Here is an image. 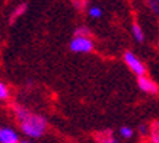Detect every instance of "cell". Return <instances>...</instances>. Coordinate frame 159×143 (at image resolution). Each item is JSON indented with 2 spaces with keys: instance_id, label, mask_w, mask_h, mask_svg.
<instances>
[{
  "instance_id": "1",
  "label": "cell",
  "mask_w": 159,
  "mask_h": 143,
  "mask_svg": "<svg viewBox=\"0 0 159 143\" xmlns=\"http://www.w3.org/2000/svg\"><path fill=\"white\" fill-rule=\"evenodd\" d=\"M16 117L20 123V129L26 136L29 137H39L45 130V120L39 115H34L28 113L24 108H18L16 110Z\"/></svg>"
},
{
  "instance_id": "2",
  "label": "cell",
  "mask_w": 159,
  "mask_h": 143,
  "mask_svg": "<svg viewBox=\"0 0 159 143\" xmlns=\"http://www.w3.org/2000/svg\"><path fill=\"white\" fill-rule=\"evenodd\" d=\"M93 44L88 37H75L70 43V50L75 53H89L92 51Z\"/></svg>"
},
{
  "instance_id": "3",
  "label": "cell",
  "mask_w": 159,
  "mask_h": 143,
  "mask_svg": "<svg viewBox=\"0 0 159 143\" xmlns=\"http://www.w3.org/2000/svg\"><path fill=\"white\" fill-rule=\"evenodd\" d=\"M124 62L127 63V66L130 67L131 70H133V73H136L137 76H143V75H145L146 69H145V66H143V63L140 62L133 53H130V51L125 53L124 54Z\"/></svg>"
},
{
  "instance_id": "4",
  "label": "cell",
  "mask_w": 159,
  "mask_h": 143,
  "mask_svg": "<svg viewBox=\"0 0 159 143\" xmlns=\"http://www.w3.org/2000/svg\"><path fill=\"white\" fill-rule=\"evenodd\" d=\"M137 83H139L140 89L148 92V94H156V92H158V86H156V83L150 81L149 77H146L145 75L137 77Z\"/></svg>"
},
{
  "instance_id": "5",
  "label": "cell",
  "mask_w": 159,
  "mask_h": 143,
  "mask_svg": "<svg viewBox=\"0 0 159 143\" xmlns=\"http://www.w3.org/2000/svg\"><path fill=\"white\" fill-rule=\"evenodd\" d=\"M0 142L2 143H18V134L10 129H3L0 130Z\"/></svg>"
},
{
  "instance_id": "6",
  "label": "cell",
  "mask_w": 159,
  "mask_h": 143,
  "mask_svg": "<svg viewBox=\"0 0 159 143\" xmlns=\"http://www.w3.org/2000/svg\"><path fill=\"white\" fill-rule=\"evenodd\" d=\"M95 139H97L99 143H116V137L112 136V133H111V130L108 131V130H105V131H98L97 134H95Z\"/></svg>"
},
{
  "instance_id": "7",
  "label": "cell",
  "mask_w": 159,
  "mask_h": 143,
  "mask_svg": "<svg viewBox=\"0 0 159 143\" xmlns=\"http://www.w3.org/2000/svg\"><path fill=\"white\" fill-rule=\"evenodd\" d=\"M131 31H133V37L136 38V41H139V43H142V41L145 39L143 31L140 29V26H139L137 24H133V28H131Z\"/></svg>"
},
{
  "instance_id": "8",
  "label": "cell",
  "mask_w": 159,
  "mask_h": 143,
  "mask_svg": "<svg viewBox=\"0 0 159 143\" xmlns=\"http://www.w3.org/2000/svg\"><path fill=\"white\" fill-rule=\"evenodd\" d=\"M150 139L153 143H159V123L152 124V129H150Z\"/></svg>"
},
{
  "instance_id": "9",
  "label": "cell",
  "mask_w": 159,
  "mask_h": 143,
  "mask_svg": "<svg viewBox=\"0 0 159 143\" xmlns=\"http://www.w3.org/2000/svg\"><path fill=\"white\" fill-rule=\"evenodd\" d=\"M120 134L123 136V137H125V139H130L131 136H133V130H131L130 127H121Z\"/></svg>"
},
{
  "instance_id": "10",
  "label": "cell",
  "mask_w": 159,
  "mask_h": 143,
  "mask_svg": "<svg viewBox=\"0 0 159 143\" xmlns=\"http://www.w3.org/2000/svg\"><path fill=\"white\" fill-rule=\"evenodd\" d=\"M89 35V29L88 28H77L76 31H75V37H88Z\"/></svg>"
},
{
  "instance_id": "11",
  "label": "cell",
  "mask_w": 159,
  "mask_h": 143,
  "mask_svg": "<svg viewBox=\"0 0 159 143\" xmlns=\"http://www.w3.org/2000/svg\"><path fill=\"white\" fill-rule=\"evenodd\" d=\"M148 2V5L152 7V10H153L155 13L159 15V0H146Z\"/></svg>"
},
{
  "instance_id": "12",
  "label": "cell",
  "mask_w": 159,
  "mask_h": 143,
  "mask_svg": "<svg viewBox=\"0 0 159 143\" xmlns=\"http://www.w3.org/2000/svg\"><path fill=\"white\" fill-rule=\"evenodd\" d=\"M9 96V91H7V88H6L5 83H0V98L2 99H6Z\"/></svg>"
},
{
  "instance_id": "13",
  "label": "cell",
  "mask_w": 159,
  "mask_h": 143,
  "mask_svg": "<svg viewBox=\"0 0 159 143\" xmlns=\"http://www.w3.org/2000/svg\"><path fill=\"white\" fill-rule=\"evenodd\" d=\"M25 7H26V6H25V5L19 6V7H18V10H15V12H13V15H12V18H10V21L13 22V21H15V18H18V16H19L20 13H24V12H25Z\"/></svg>"
},
{
  "instance_id": "14",
  "label": "cell",
  "mask_w": 159,
  "mask_h": 143,
  "mask_svg": "<svg viewBox=\"0 0 159 143\" xmlns=\"http://www.w3.org/2000/svg\"><path fill=\"white\" fill-rule=\"evenodd\" d=\"M89 15H91L92 18H99L102 15V12L99 7H91V9H89Z\"/></svg>"
},
{
  "instance_id": "15",
  "label": "cell",
  "mask_w": 159,
  "mask_h": 143,
  "mask_svg": "<svg viewBox=\"0 0 159 143\" xmlns=\"http://www.w3.org/2000/svg\"><path fill=\"white\" fill-rule=\"evenodd\" d=\"M139 130H140V133H142V134H146V127H145V126H140Z\"/></svg>"
},
{
  "instance_id": "16",
  "label": "cell",
  "mask_w": 159,
  "mask_h": 143,
  "mask_svg": "<svg viewBox=\"0 0 159 143\" xmlns=\"http://www.w3.org/2000/svg\"><path fill=\"white\" fill-rule=\"evenodd\" d=\"M20 143H28V142H20Z\"/></svg>"
}]
</instances>
